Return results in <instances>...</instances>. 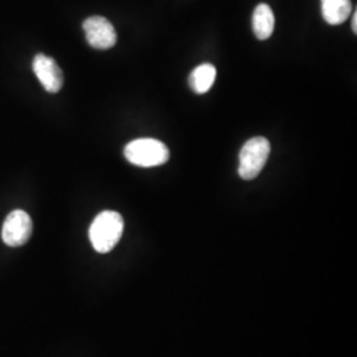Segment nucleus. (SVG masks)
I'll list each match as a JSON object with an SVG mask.
<instances>
[{
  "label": "nucleus",
  "instance_id": "obj_1",
  "mask_svg": "<svg viewBox=\"0 0 357 357\" xmlns=\"http://www.w3.org/2000/svg\"><path fill=\"white\" fill-rule=\"evenodd\" d=\"M123 218L114 211H103L90 225L89 238L94 250L105 255L114 249L123 233Z\"/></svg>",
  "mask_w": 357,
  "mask_h": 357
},
{
  "label": "nucleus",
  "instance_id": "obj_2",
  "mask_svg": "<svg viewBox=\"0 0 357 357\" xmlns=\"http://www.w3.org/2000/svg\"><path fill=\"white\" fill-rule=\"evenodd\" d=\"M125 158L134 166H162L169 159V150L163 142L153 138H141L130 142L125 147Z\"/></svg>",
  "mask_w": 357,
  "mask_h": 357
},
{
  "label": "nucleus",
  "instance_id": "obj_3",
  "mask_svg": "<svg viewBox=\"0 0 357 357\" xmlns=\"http://www.w3.org/2000/svg\"><path fill=\"white\" fill-rule=\"evenodd\" d=\"M270 143L264 137H255L243 144L240 153L238 174L243 180L257 178L268 162Z\"/></svg>",
  "mask_w": 357,
  "mask_h": 357
},
{
  "label": "nucleus",
  "instance_id": "obj_4",
  "mask_svg": "<svg viewBox=\"0 0 357 357\" xmlns=\"http://www.w3.org/2000/svg\"><path fill=\"white\" fill-rule=\"evenodd\" d=\"M32 229L33 224L29 215L22 209H16L4 220L1 238L6 245L11 248H19L28 243L32 236Z\"/></svg>",
  "mask_w": 357,
  "mask_h": 357
},
{
  "label": "nucleus",
  "instance_id": "obj_5",
  "mask_svg": "<svg viewBox=\"0 0 357 357\" xmlns=\"http://www.w3.org/2000/svg\"><path fill=\"white\" fill-rule=\"evenodd\" d=\"M85 36L96 50H110L116 43V32L113 24L103 16H90L84 22Z\"/></svg>",
  "mask_w": 357,
  "mask_h": 357
},
{
  "label": "nucleus",
  "instance_id": "obj_6",
  "mask_svg": "<svg viewBox=\"0 0 357 357\" xmlns=\"http://www.w3.org/2000/svg\"><path fill=\"white\" fill-rule=\"evenodd\" d=\"M32 68L40 84L48 93H57L61 90L64 85V75L59 64L52 57L43 53L36 54Z\"/></svg>",
  "mask_w": 357,
  "mask_h": 357
},
{
  "label": "nucleus",
  "instance_id": "obj_7",
  "mask_svg": "<svg viewBox=\"0 0 357 357\" xmlns=\"http://www.w3.org/2000/svg\"><path fill=\"white\" fill-rule=\"evenodd\" d=\"M275 26V17L268 4H258L253 13V32L258 40H268Z\"/></svg>",
  "mask_w": 357,
  "mask_h": 357
},
{
  "label": "nucleus",
  "instance_id": "obj_8",
  "mask_svg": "<svg viewBox=\"0 0 357 357\" xmlns=\"http://www.w3.org/2000/svg\"><path fill=\"white\" fill-rule=\"evenodd\" d=\"M351 13V0H321L323 17L331 26H339L344 23Z\"/></svg>",
  "mask_w": 357,
  "mask_h": 357
},
{
  "label": "nucleus",
  "instance_id": "obj_9",
  "mask_svg": "<svg viewBox=\"0 0 357 357\" xmlns=\"http://www.w3.org/2000/svg\"><path fill=\"white\" fill-rule=\"evenodd\" d=\"M216 68L212 64L197 66L190 76V86L197 94H204L213 86L216 79Z\"/></svg>",
  "mask_w": 357,
  "mask_h": 357
},
{
  "label": "nucleus",
  "instance_id": "obj_10",
  "mask_svg": "<svg viewBox=\"0 0 357 357\" xmlns=\"http://www.w3.org/2000/svg\"><path fill=\"white\" fill-rule=\"evenodd\" d=\"M352 29H354V32L357 33V13L355 11L354 13V17H352Z\"/></svg>",
  "mask_w": 357,
  "mask_h": 357
}]
</instances>
